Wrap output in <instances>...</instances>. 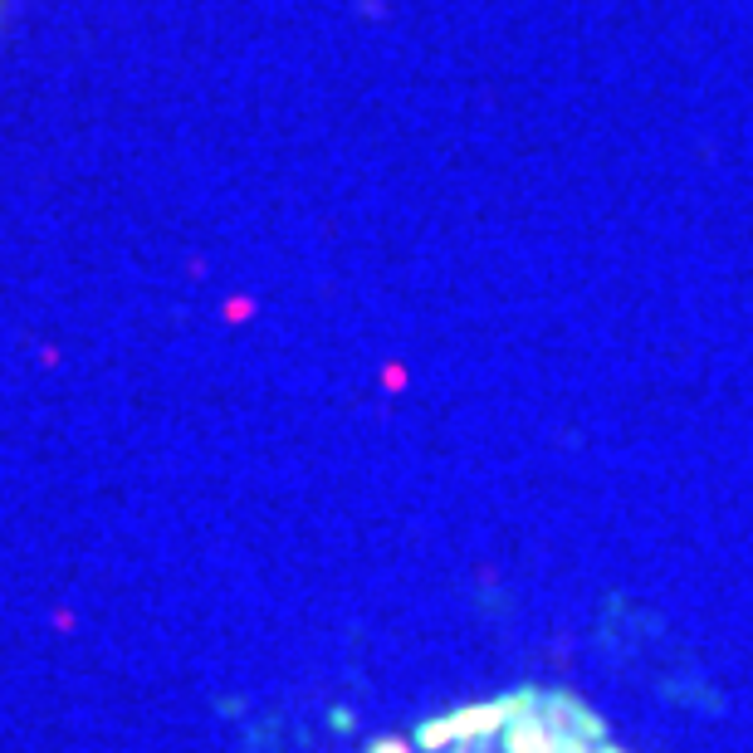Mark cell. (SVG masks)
<instances>
[{"instance_id":"cell-1","label":"cell","mask_w":753,"mask_h":753,"mask_svg":"<svg viewBox=\"0 0 753 753\" xmlns=\"http://www.w3.org/2000/svg\"><path fill=\"white\" fill-rule=\"evenodd\" d=\"M392 753H626L592 709L563 690H509L489 705L436 719Z\"/></svg>"}]
</instances>
